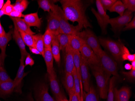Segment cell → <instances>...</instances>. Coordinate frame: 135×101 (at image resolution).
I'll use <instances>...</instances> for the list:
<instances>
[{
  "mask_svg": "<svg viewBox=\"0 0 135 101\" xmlns=\"http://www.w3.org/2000/svg\"><path fill=\"white\" fill-rule=\"evenodd\" d=\"M62 4L64 16L68 20L73 23H78L82 28L87 29L91 28L85 14V7L81 1L80 0H62Z\"/></svg>",
  "mask_w": 135,
  "mask_h": 101,
  "instance_id": "6da1fadb",
  "label": "cell"
},
{
  "mask_svg": "<svg viewBox=\"0 0 135 101\" xmlns=\"http://www.w3.org/2000/svg\"><path fill=\"white\" fill-rule=\"evenodd\" d=\"M89 67L95 78L101 98L107 99L111 75L104 71L100 66L93 65Z\"/></svg>",
  "mask_w": 135,
  "mask_h": 101,
  "instance_id": "7a4b0ae2",
  "label": "cell"
},
{
  "mask_svg": "<svg viewBox=\"0 0 135 101\" xmlns=\"http://www.w3.org/2000/svg\"><path fill=\"white\" fill-rule=\"evenodd\" d=\"M51 11L58 18L60 22V33L77 35L78 33L81 31L83 28L81 26L78 25L74 26L69 23L62 8L58 5L53 4Z\"/></svg>",
  "mask_w": 135,
  "mask_h": 101,
  "instance_id": "3957f363",
  "label": "cell"
},
{
  "mask_svg": "<svg viewBox=\"0 0 135 101\" xmlns=\"http://www.w3.org/2000/svg\"><path fill=\"white\" fill-rule=\"evenodd\" d=\"M97 56L99 59L100 66L104 71L113 75V76L119 77L117 64L114 60L103 50Z\"/></svg>",
  "mask_w": 135,
  "mask_h": 101,
  "instance_id": "277c9868",
  "label": "cell"
},
{
  "mask_svg": "<svg viewBox=\"0 0 135 101\" xmlns=\"http://www.w3.org/2000/svg\"><path fill=\"white\" fill-rule=\"evenodd\" d=\"M99 41L100 45L111 54L115 61L119 63L122 61L121 54L123 44L105 38H100Z\"/></svg>",
  "mask_w": 135,
  "mask_h": 101,
  "instance_id": "5b68a950",
  "label": "cell"
},
{
  "mask_svg": "<svg viewBox=\"0 0 135 101\" xmlns=\"http://www.w3.org/2000/svg\"><path fill=\"white\" fill-rule=\"evenodd\" d=\"M85 42V44L89 46L97 55L103 51L100 46L99 39L94 32L89 29H86L81 31L77 35Z\"/></svg>",
  "mask_w": 135,
  "mask_h": 101,
  "instance_id": "8992f818",
  "label": "cell"
},
{
  "mask_svg": "<svg viewBox=\"0 0 135 101\" xmlns=\"http://www.w3.org/2000/svg\"><path fill=\"white\" fill-rule=\"evenodd\" d=\"M96 6L97 11L94 8H91L92 12L95 16L98 23L100 26L102 31V34L106 35L107 33V28L109 24L110 17L107 13L102 7L100 0L96 1Z\"/></svg>",
  "mask_w": 135,
  "mask_h": 101,
  "instance_id": "52a82bcc",
  "label": "cell"
},
{
  "mask_svg": "<svg viewBox=\"0 0 135 101\" xmlns=\"http://www.w3.org/2000/svg\"><path fill=\"white\" fill-rule=\"evenodd\" d=\"M132 12L127 9L123 15L114 18H110L109 24L111 25L112 29L115 32L122 30L127 23H129L133 18Z\"/></svg>",
  "mask_w": 135,
  "mask_h": 101,
  "instance_id": "ba28073f",
  "label": "cell"
},
{
  "mask_svg": "<svg viewBox=\"0 0 135 101\" xmlns=\"http://www.w3.org/2000/svg\"><path fill=\"white\" fill-rule=\"evenodd\" d=\"M82 58L88 65L89 66L93 65L100 66L99 59L92 49L84 44L79 50Z\"/></svg>",
  "mask_w": 135,
  "mask_h": 101,
  "instance_id": "9c48e42d",
  "label": "cell"
},
{
  "mask_svg": "<svg viewBox=\"0 0 135 101\" xmlns=\"http://www.w3.org/2000/svg\"><path fill=\"white\" fill-rule=\"evenodd\" d=\"M35 99L36 101H56L49 93L48 85L41 83L35 89Z\"/></svg>",
  "mask_w": 135,
  "mask_h": 101,
  "instance_id": "30bf717a",
  "label": "cell"
},
{
  "mask_svg": "<svg viewBox=\"0 0 135 101\" xmlns=\"http://www.w3.org/2000/svg\"><path fill=\"white\" fill-rule=\"evenodd\" d=\"M48 77L51 89L56 101H59L61 99L66 97L63 92L61 89L55 70L51 74H48Z\"/></svg>",
  "mask_w": 135,
  "mask_h": 101,
  "instance_id": "8fae6325",
  "label": "cell"
},
{
  "mask_svg": "<svg viewBox=\"0 0 135 101\" xmlns=\"http://www.w3.org/2000/svg\"><path fill=\"white\" fill-rule=\"evenodd\" d=\"M81 74L83 89L88 92L90 88V78L89 66L81 57Z\"/></svg>",
  "mask_w": 135,
  "mask_h": 101,
  "instance_id": "7c38bea8",
  "label": "cell"
},
{
  "mask_svg": "<svg viewBox=\"0 0 135 101\" xmlns=\"http://www.w3.org/2000/svg\"><path fill=\"white\" fill-rule=\"evenodd\" d=\"M47 18V25L46 30L50 31L54 36L60 34V22L56 15L50 11Z\"/></svg>",
  "mask_w": 135,
  "mask_h": 101,
  "instance_id": "4fadbf2b",
  "label": "cell"
},
{
  "mask_svg": "<svg viewBox=\"0 0 135 101\" xmlns=\"http://www.w3.org/2000/svg\"><path fill=\"white\" fill-rule=\"evenodd\" d=\"M65 55V73H73L75 69L73 51L68 45L64 51Z\"/></svg>",
  "mask_w": 135,
  "mask_h": 101,
  "instance_id": "5bb4252c",
  "label": "cell"
},
{
  "mask_svg": "<svg viewBox=\"0 0 135 101\" xmlns=\"http://www.w3.org/2000/svg\"><path fill=\"white\" fill-rule=\"evenodd\" d=\"M114 101H129L131 95L130 88L123 86L120 89L114 88Z\"/></svg>",
  "mask_w": 135,
  "mask_h": 101,
  "instance_id": "9a60e30c",
  "label": "cell"
},
{
  "mask_svg": "<svg viewBox=\"0 0 135 101\" xmlns=\"http://www.w3.org/2000/svg\"><path fill=\"white\" fill-rule=\"evenodd\" d=\"M13 30H11L3 36H0V49L1 50V60L2 64L3 66L4 60L7 55L6 54V49L8 42L11 40Z\"/></svg>",
  "mask_w": 135,
  "mask_h": 101,
  "instance_id": "2e32d148",
  "label": "cell"
},
{
  "mask_svg": "<svg viewBox=\"0 0 135 101\" xmlns=\"http://www.w3.org/2000/svg\"><path fill=\"white\" fill-rule=\"evenodd\" d=\"M14 29L13 30V34H12L13 38L19 48L20 52H21V56L26 58L29 53L26 51L25 44H24L22 39L21 37V35L17 30L16 25L14 24Z\"/></svg>",
  "mask_w": 135,
  "mask_h": 101,
  "instance_id": "e0dca14e",
  "label": "cell"
},
{
  "mask_svg": "<svg viewBox=\"0 0 135 101\" xmlns=\"http://www.w3.org/2000/svg\"><path fill=\"white\" fill-rule=\"evenodd\" d=\"M23 19L30 27L40 28L42 24L41 18L38 17V12L23 15Z\"/></svg>",
  "mask_w": 135,
  "mask_h": 101,
  "instance_id": "ac0fdd59",
  "label": "cell"
},
{
  "mask_svg": "<svg viewBox=\"0 0 135 101\" xmlns=\"http://www.w3.org/2000/svg\"><path fill=\"white\" fill-rule=\"evenodd\" d=\"M25 57L21 56L20 59V65L18 68V71L16 74V78L13 80L16 88L19 87L22 83V80L25 76H26L28 73H24V68L25 66L24 65V60Z\"/></svg>",
  "mask_w": 135,
  "mask_h": 101,
  "instance_id": "d6986e66",
  "label": "cell"
},
{
  "mask_svg": "<svg viewBox=\"0 0 135 101\" xmlns=\"http://www.w3.org/2000/svg\"><path fill=\"white\" fill-rule=\"evenodd\" d=\"M11 18L13 22V23L16 25L18 31H22L23 32H25L30 35H36V33L33 32L30 29V27L25 22L23 18L13 17Z\"/></svg>",
  "mask_w": 135,
  "mask_h": 101,
  "instance_id": "ffe728a7",
  "label": "cell"
},
{
  "mask_svg": "<svg viewBox=\"0 0 135 101\" xmlns=\"http://www.w3.org/2000/svg\"><path fill=\"white\" fill-rule=\"evenodd\" d=\"M45 61L48 74H51L54 70V57L51 52V48H45Z\"/></svg>",
  "mask_w": 135,
  "mask_h": 101,
  "instance_id": "44dd1931",
  "label": "cell"
},
{
  "mask_svg": "<svg viewBox=\"0 0 135 101\" xmlns=\"http://www.w3.org/2000/svg\"><path fill=\"white\" fill-rule=\"evenodd\" d=\"M84 44H85V42L81 37L76 35H71L68 46L73 51H79Z\"/></svg>",
  "mask_w": 135,
  "mask_h": 101,
  "instance_id": "7402d4cb",
  "label": "cell"
},
{
  "mask_svg": "<svg viewBox=\"0 0 135 101\" xmlns=\"http://www.w3.org/2000/svg\"><path fill=\"white\" fill-rule=\"evenodd\" d=\"M16 89L13 80L7 82L0 81V94L7 95L12 93Z\"/></svg>",
  "mask_w": 135,
  "mask_h": 101,
  "instance_id": "603a6c76",
  "label": "cell"
},
{
  "mask_svg": "<svg viewBox=\"0 0 135 101\" xmlns=\"http://www.w3.org/2000/svg\"><path fill=\"white\" fill-rule=\"evenodd\" d=\"M51 50L55 60L56 63H60L61 60L60 50L57 36H54L51 45Z\"/></svg>",
  "mask_w": 135,
  "mask_h": 101,
  "instance_id": "cb8c5ba5",
  "label": "cell"
},
{
  "mask_svg": "<svg viewBox=\"0 0 135 101\" xmlns=\"http://www.w3.org/2000/svg\"><path fill=\"white\" fill-rule=\"evenodd\" d=\"M73 54L75 68L76 70L77 76L79 80L81 85L83 86L81 74V54L79 51H73Z\"/></svg>",
  "mask_w": 135,
  "mask_h": 101,
  "instance_id": "d4e9b609",
  "label": "cell"
},
{
  "mask_svg": "<svg viewBox=\"0 0 135 101\" xmlns=\"http://www.w3.org/2000/svg\"><path fill=\"white\" fill-rule=\"evenodd\" d=\"M63 83L66 91L68 94L75 91L74 80L72 74L65 73Z\"/></svg>",
  "mask_w": 135,
  "mask_h": 101,
  "instance_id": "484cf974",
  "label": "cell"
},
{
  "mask_svg": "<svg viewBox=\"0 0 135 101\" xmlns=\"http://www.w3.org/2000/svg\"><path fill=\"white\" fill-rule=\"evenodd\" d=\"M71 35L60 33L57 36V39L60 45V50L65 51V49L69 43Z\"/></svg>",
  "mask_w": 135,
  "mask_h": 101,
  "instance_id": "4316f807",
  "label": "cell"
},
{
  "mask_svg": "<svg viewBox=\"0 0 135 101\" xmlns=\"http://www.w3.org/2000/svg\"><path fill=\"white\" fill-rule=\"evenodd\" d=\"M19 32L25 45H27L29 47H35V35H30L25 32H23L22 31Z\"/></svg>",
  "mask_w": 135,
  "mask_h": 101,
  "instance_id": "83f0119b",
  "label": "cell"
},
{
  "mask_svg": "<svg viewBox=\"0 0 135 101\" xmlns=\"http://www.w3.org/2000/svg\"><path fill=\"white\" fill-rule=\"evenodd\" d=\"M83 101H99L98 94L93 86L90 85L88 92H84Z\"/></svg>",
  "mask_w": 135,
  "mask_h": 101,
  "instance_id": "f1b7e54d",
  "label": "cell"
},
{
  "mask_svg": "<svg viewBox=\"0 0 135 101\" xmlns=\"http://www.w3.org/2000/svg\"><path fill=\"white\" fill-rule=\"evenodd\" d=\"M35 36V47L40 52L42 56H44L45 46L42 39V35L41 34H36Z\"/></svg>",
  "mask_w": 135,
  "mask_h": 101,
  "instance_id": "f546056e",
  "label": "cell"
},
{
  "mask_svg": "<svg viewBox=\"0 0 135 101\" xmlns=\"http://www.w3.org/2000/svg\"><path fill=\"white\" fill-rule=\"evenodd\" d=\"M117 77L115 76H113L110 78L109 80V88H108V93L107 97V101H114V90L115 88V83Z\"/></svg>",
  "mask_w": 135,
  "mask_h": 101,
  "instance_id": "4dcf8cb0",
  "label": "cell"
},
{
  "mask_svg": "<svg viewBox=\"0 0 135 101\" xmlns=\"http://www.w3.org/2000/svg\"><path fill=\"white\" fill-rule=\"evenodd\" d=\"M126 10V8L122 1H117L109 10V11L110 12H116L120 16H122L123 15Z\"/></svg>",
  "mask_w": 135,
  "mask_h": 101,
  "instance_id": "1f68e13d",
  "label": "cell"
},
{
  "mask_svg": "<svg viewBox=\"0 0 135 101\" xmlns=\"http://www.w3.org/2000/svg\"><path fill=\"white\" fill-rule=\"evenodd\" d=\"M54 37V35L50 31L46 30L44 34L42 35L45 48H51Z\"/></svg>",
  "mask_w": 135,
  "mask_h": 101,
  "instance_id": "d6a6232c",
  "label": "cell"
},
{
  "mask_svg": "<svg viewBox=\"0 0 135 101\" xmlns=\"http://www.w3.org/2000/svg\"><path fill=\"white\" fill-rule=\"evenodd\" d=\"M29 2L27 0H17L13 5L14 10L22 13L27 9Z\"/></svg>",
  "mask_w": 135,
  "mask_h": 101,
  "instance_id": "836d02e7",
  "label": "cell"
},
{
  "mask_svg": "<svg viewBox=\"0 0 135 101\" xmlns=\"http://www.w3.org/2000/svg\"><path fill=\"white\" fill-rule=\"evenodd\" d=\"M121 59L122 61L127 60L132 62L135 60V54H130L129 49L123 44L122 45Z\"/></svg>",
  "mask_w": 135,
  "mask_h": 101,
  "instance_id": "e575fe53",
  "label": "cell"
},
{
  "mask_svg": "<svg viewBox=\"0 0 135 101\" xmlns=\"http://www.w3.org/2000/svg\"><path fill=\"white\" fill-rule=\"evenodd\" d=\"M38 3L39 8L44 11L50 13L52 8V4L54 3L55 1H51L48 0H39L38 1Z\"/></svg>",
  "mask_w": 135,
  "mask_h": 101,
  "instance_id": "d590c367",
  "label": "cell"
},
{
  "mask_svg": "<svg viewBox=\"0 0 135 101\" xmlns=\"http://www.w3.org/2000/svg\"><path fill=\"white\" fill-rule=\"evenodd\" d=\"M1 9L3 11L4 15L7 16H9L11 13L14 10L13 5L11 4L10 0H7V1L4 4Z\"/></svg>",
  "mask_w": 135,
  "mask_h": 101,
  "instance_id": "8d00e7d4",
  "label": "cell"
},
{
  "mask_svg": "<svg viewBox=\"0 0 135 101\" xmlns=\"http://www.w3.org/2000/svg\"><path fill=\"white\" fill-rule=\"evenodd\" d=\"M12 80L3 66L0 67V81L7 82Z\"/></svg>",
  "mask_w": 135,
  "mask_h": 101,
  "instance_id": "74e56055",
  "label": "cell"
},
{
  "mask_svg": "<svg viewBox=\"0 0 135 101\" xmlns=\"http://www.w3.org/2000/svg\"><path fill=\"white\" fill-rule=\"evenodd\" d=\"M122 2L124 4L126 9L132 12L135 11V0H123Z\"/></svg>",
  "mask_w": 135,
  "mask_h": 101,
  "instance_id": "f35d334b",
  "label": "cell"
},
{
  "mask_svg": "<svg viewBox=\"0 0 135 101\" xmlns=\"http://www.w3.org/2000/svg\"><path fill=\"white\" fill-rule=\"evenodd\" d=\"M117 1V0H100L103 9L106 11L109 10Z\"/></svg>",
  "mask_w": 135,
  "mask_h": 101,
  "instance_id": "ab89813d",
  "label": "cell"
},
{
  "mask_svg": "<svg viewBox=\"0 0 135 101\" xmlns=\"http://www.w3.org/2000/svg\"><path fill=\"white\" fill-rule=\"evenodd\" d=\"M121 73L126 77L127 79L130 82H133L135 79V70H131L129 72H122Z\"/></svg>",
  "mask_w": 135,
  "mask_h": 101,
  "instance_id": "60d3db41",
  "label": "cell"
},
{
  "mask_svg": "<svg viewBox=\"0 0 135 101\" xmlns=\"http://www.w3.org/2000/svg\"><path fill=\"white\" fill-rule=\"evenodd\" d=\"M135 28V17L132 19V20L126 25L122 30L123 31H126L129 30L133 29Z\"/></svg>",
  "mask_w": 135,
  "mask_h": 101,
  "instance_id": "b9f144b4",
  "label": "cell"
},
{
  "mask_svg": "<svg viewBox=\"0 0 135 101\" xmlns=\"http://www.w3.org/2000/svg\"><path fill=\"white\" fill-rule=\"evenodd\" d=\"M35 64V61L32 58L31 55L29 54L26 56L25 60H24V65L25 66H32Z\"/></svg>",
  "mask_w": 135,
  "mask_h": 101,
  "instance_id": "7bdbcfd3",
  "label": "cell"
},
{
  "mask_svg": "<svg viewBox=\"0 0 135 101\" xmlns=\"http://www.w3.org/2000/svg\"><path fill=\"white\" fill-rule=\"evenodd\" d=\"M23 14L20 12L13 10L9 15V16L13 18H21L23 17Z\"/></svg>",
  "mask_w": 135,
  "mask_h": 101,
  "instance_id": "ee69618b",
  "label": "cell"
},
{
  "mask_svg": "<svg viewBox=\"0 0 135 101\" xmlns=\"http://www.w3.org/2000/svg\"><path fill=\"white\" fill-rule=\"evenodd\" d=\"M69 101H79L75 91L69 94Z\"/></svg>",
  "mask_w": 135,
  "mask_h": 101,
  "instance_id": "f6af8a7d",
  "label": "cell"
},
{
  "mask_svg": "<svg viewBox=\"0 0 135 101\" xmlns=\"http://www.w3.org/2000/svg\"><path fill=\"white\" fill-rule=\"evenodd\" d=\"M29 49L30 51L32 54H34L36 55H41L40 52L38 51V50H37V49L35 47H29Z\"/></svg>",
  "mask_w": 135,
  "mask_h": 101,
  "instance_id": "bcb514c9",
  "label": "cell"
},
{
  "mask_svg": "<svg viewBox=\"0 0 135 101\" xmlns=\"http://www.w3.org/2000/svg\"><path fill=\"white\" fill-rule=\"evenodd\" d=\"M6 34L4 29L3 28L1 23H0V36H3Z\"/></svg>",
  "mask_w": 135,
  "mask_h": 101,
  "instance_id": "7dc6e473",
  "label": "cell"
},
{
  "mask_svg": "<svg viewBox=\"0 0 135 101\" xmlns=\"http://www.w3.org/2000/svg\"><path fill=\"white\" fill-rule=\"evenodd\" d=\"M124 68L127 70H130L132 69V65L129 63H127L124 66Z\"/></svg>",
  "mask_w": 135,
  "mask_h": 101,
  "instance_id": "c3c4849f",
  "label": "cell"
},
{
  "mask_svg": "<svg viewBox=\"0 0 135 101\" xmlns=\"http://www.w3.org/2000/svg\"><path fill=\"white\" fill-rule=\"evenodd\" d=\"M131 63V65L132 66V70H135V60L132 61Z\"/></svg>",
  "mask_w": 135,
  "mask_h": 101,
  "instance_id": "681fc988",
  "label": "cell"
},
{
  "mask_svg": "<svg viewBox=\"0 0 135 101\" xmlns=\"http://www.w3.org/2000/svg\"><path fill=\"white\" fill-rule=\"evenodd\" d=\"M4 1L3 0H0V9H2L3 6Z\"/></svg>",
  "mask_w": 135,
  "mask_h": 101,
  "instance_id": "f907efd6",
  "label": "cell"
},
{
  "mask_svg": "<svg viewBox=\"0 0 135 101\" xmlns=\"http://www.w3.org/2000/svg\"><path fill=\"white\" fill-rule=\"evenodd\" d=\"M59 101H69L67 99L66 97H65L64 98H63L62 99H61Z\"/></svg>",
  "mask_w": 135,
  "mask_h": 101,
  "instance_id": "816d5d0a",
  "label": "cell"
},
{
  "mask_svg": "<svg viewBox=\"0 0 135 101\" xmlns=\"http://www.w3.org/2000/svg\"><path fill=\"white\" fill-rule=\"evenodd\" d=\"M4 13L3 12V11L1 9H0V17H1L2 16L4 15Z\"/></svg>",
  "mask_w": 135,
  "mask_h": 101,
  "instance_id": "f5cc1de1",
  "label": "cell"
},
{
  "mask_svg": "<svg viewBox=\"0 0 135 101\" xmlns=\"http://www.w3.org/2000/svg\"><path fill=\"white\" fill-rule=\"evenodd\" d=\"M1 66H3L2 64V60H1V53H0V67Z\"/></svg>",
  "mask_w": 135,
  "mask_h": 101,
  "instance_id": "db71d44e",
  "label": "cell"
},
{
  "mask_svg": "<svg viewBox=\"0 0 135 101\" xmlns=\"http://www.w3.org/2000/svg\"><path fill=\"white\" fill-rule=\"evenodd\" d=\"M29 101H34V99H33V98H32L31 97H29Z\"/></svg>",
  "mask_w": 135,
  "mask_h": 101,
  "instance_id": "11a10c76",
  "label": "cell"
},
{
  "mask_svg": "<svg viewBox=\"0 0 135 101\" xmlns=\"http://www.w3.org/2000/svg\"><path fill=\"white\" fill-rule=\"evenodd\" d=\"M0 23H1V20H0Z\"/></svg>",
  "mask_w": 135,
  "mask_h": 101,
  "instance_id": "9f6ffc18",
  "label": "cell"
},
{
  "mask_svg": "<svg viewBox=\"0 0 135 101\" xmlns=\"http://www.w3.org/2000/svg\"><path fill=\"white\" fill-rule=\"evenodd\" d=\"M0 101H1V100H0Z\"/></svg>",
  "mask_w": 135,
  "mask_h": 101,
  "instance_id": "6f0895ef",
  "label": "cell"
}]
</instances>
